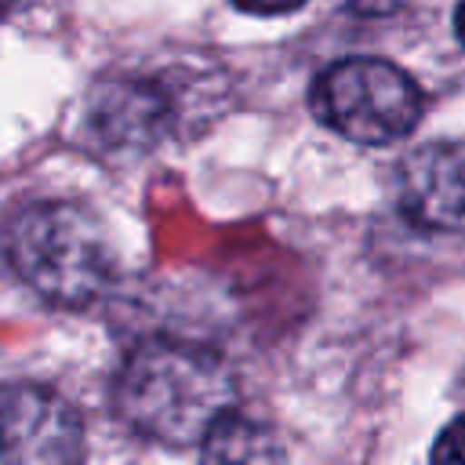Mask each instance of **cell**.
Here are the masks:
<instances>
[{
  "label": "cell",
  "instance_id": "cell-1",
  "mask_svg": "<svg viewBox=\"0 0 465 465\" xmlns=\"http://www.w3.org/2000/svg\"><path fill=\"white\" fill-rule=\"evenodd\" d=\"M113 403L142 440L189 447L207 440L232 411V374L211 349L156 338L120 363Z\"/></svg>",
  "mask_w": 465,
  "mask_h": 465
},
{
  "label": "cell",
  "instance_id": "cell-2",
  "mask_svg": "<svg viewBox=\"0 0 465 465\" xmlns=\"http://www.w3.org/2000/svg\"><path fill=\"white\" fill-rule=\"evenodd\" d=\"M7 262L51 305H87L113 272L105 229L76 203L40 200L7 222Z\"/></svg>",
  "mask_w": 465,
  "mask_h": 465
},
{
  "label": "cell",
  "instance_id": "cell-3",
  "mask_svg": "<svg viewBox=\"0 0 465 465\" xmlns=\"http://www.w3.org/2000/svg\"><path fill=\"white\" fill-rule=\"evenodd\" d=\"M312 113L356 145H392L421 116V87L385 58H341L312 84Z\"/></svg>",
  "mask_w": 465,
  "mask_h": 465
},
{
  "label": "cell",
  "instance_id": "cell-4",
  "mask_svg": "<svg viewBox=\"0 0 465 465\" xmlns=\"http://www.w3.org/2000/svg\"><path fill=\"white\" fill-rule=\"evenodd\" d=\"M84 447L76 411L40 385H11L4 392V461L58 465L76 461Z\"/></svg>",
  "mask_w": 465,
  "mask_h": 465
},
{
  "label": "cell",
  "instance_id": "cell-5",
  "mask_svg": "<svg viewBox=\"0 0 465 465\" xmlns=\"http://www.w3.org/2000/svg\"><path fill=\"white\" fill-rule=\"evenodd\" d=\"M400 211L425 232H465V142H425L403 160Z\"/></svg>",
  "mask_w": 465,
  "mask_h": 465
},
{
  "label": "cell",
  "instance_id": "cell-6",
  "mask_svg": "<svg viewBox=\"0 0 465 465\" xmlns=\"http://www.w3.org/2000/svg\"><path fill=\"white\" fill-rule=\"evenodd\" d=\"M167 120V105L153 87L142 84H116L94 105V124L116 145L124 142H153Z\"/></svg>",
  "mask_w": 465,
  "mask_h": 465
},
{
  "label": "cell",
  "instance_id": "cell-7",
  "mask_svg": "<svg viewBox=\"0 0 465 465\" xmlns=\"http://www.w3.org/2000/svg\"><path fill=\"white\" fill-rule=\"evenodd\" d=\"M432 461H454V465H465V414L454 418L440 440L432 443Z\"/></svg>",
  "mask_w": 465,
  "mask_h": 465
},
{
  "label": "cell",
  "instance_id": "cell-8",
  "mask_svg": "<svg viewBox=\"0 0 465 465\" xmlns=\"http://www.w3.org/2000/svg\"><path fill=\"white\" fill-rule=\"evenodd\" d=\"M352 15H363V18H378V15H392L400 11L407 0H341Z\"/></svg>",
  "mask_w": 465,
  "mask_h": 465
},
{
  "label": "cell",
  "instance_id": "cell-9",
  "mask_svg": "<svg viewBox=\"0 0 465 465\" xmlns=\"http://www.w3.org/2000/svg\"><path fill=\"white\" fill-rule=\"evenodd\" d=\"M240 11H251V15H283V11H294L302 7L305 0H232Z\"/></svg>",
  "mask_w": 465,
  "mask_h": 465
},
{
  "label": "cell",
  "instance_id": "cell-10",
  "mask_svg": "<svg viewBox=\"0 0 465 465\" xmlns=\"http://www.w3.org/2000/svg\"><path fill=\"white\" fill-rule=\"evenodd\" d=\"M458 36H461V44H465V0H461V7H458Z\"/></svg>",
  "mask_w": 465,
  "mask_h": 465
},
{
  "label": "cell",
  "instance_id": "cell-11",
  "mask_svg": "<svg viewBox=\"0 0 465 465\" xmlns=\"http://www.w3.org/2000/svg\"><path fill=\"white\" fill-rule=\"evenodd\" d=\"M7 4H15V0H7Z\"/></svg>",
  "mask_w": 465,
  "mask_h": 465
}]
</instances>
